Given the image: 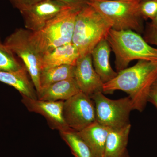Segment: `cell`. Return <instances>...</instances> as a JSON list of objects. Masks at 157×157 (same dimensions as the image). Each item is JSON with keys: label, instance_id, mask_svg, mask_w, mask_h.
I'll return each instance as SVG.
<instances>
[{"label": "cell", "instance_id": "obj_1", "mask_svg": "<svg viewBox=\"0 0 157 157\" xmlns=\"http://www.w3.org/2000/svg\"><path fill=\"white\" fill-rule=\"evenodd\" d=\"M157 79V63L139 60L136 64L118 72L117 76L103 85V93L121 90L131 98L134 109L142 112L148 102L152 85Z\"/></svg>", "mask_w": 157, "mask_h": 157}, {"label": "cell", "instance_id": "obj_2", "mask_svg": "<svg viewBox=\"0 0 157 157\" xmlns=\"http://www.w3.org/2000/svg\"><path fill=\"white\" fill-rule=\"evenodd\" d=\"M112 23L92 6L79 10L74 26L72 42L80 56L91 53L98 43L107 39Z\"/></svg>", "mask_w": 157, "mask_h": 157}, {"label": "cell", "instance_id": "obj_3", "mask_svg": "<svg viewBox=\"0 0 157 157\" xmlns=\"http://www.w3.org/2000/svg\"><path fill=\"white\" fill-rule=\"evenodd\" d=\"M107 39L115 55L117 72L128 68L132 61L144 60L157 63V48H154L140 34L131 30L111 29Z\"/></svg>", "mask_w": 157, "mask_h": 157}, {"label": "cell", "instance_id": "obj_4", "mask_svg": "<svg viewBox=\"0 0 157 157\" xmlns=\"http://www.w3.org/2000/svg\"><path fill=\"white\" fill-rule=\"evenodd\" d=\"M81 9L67 8L40 30L30 31V42L41 56L57 47L72 42L76 17Z\"/></svg>", "mask_w": 157, "mask_h": 157}, {"label": "cell", "instance_id": "obj_5", "mask_svg": "<svg viewBox=\"0 0 157 157\" xmlns=\"http://www.w3.org/2000/svg\"><path fill=\"white\" fill-rule=\"evenodd\" d=\"M139 0H89L92 6L109 19L115 30H131L139 34L144 32Z\"/></svg>", "mask_w": 157, "mask_h": 157}, {"label": "cell", "instance_id": "obj_6", "mask_svg": "<svg viewBox=\"0 0 157 157\" xmlns=\"http://www.w3.org/2000/svg\"><path fill=\"white\" fill-rule=\"evenodd\" d=\"M95 106L96 121L110 129L120 128L130 124V113L134 110L130 97L118 100L107 98L103 92L91 96Z\"/></svg>", "mask_w": 157, "mask_h": 157}, {"label": "cell", "instance_id": "obj_7", "mask_svg": "<svg viewBox=\"0 0 157 157\" xmlns=\"http://www.w3.org/2000/svg\"><path fill=\"white\" fill-rule=\"evenodd\" d=\"M30 33L27 29H17L6 38L4 44L22 60L38 93L40 90L41 56L30 42Z\"/></svg>", "mask_w": 157, "mask_h": 157}, {"label": "cell", "instance_id": "obj_8", "mask_svg": "<svg viewBox=\"0 0 157 157\" xmlns=\"http://www.w3.org/2000/svg\"><path fill=\"white\" fill-rule=\"evenodd\" d=\"M63 115L69 128L80 132L96 121L94 103L90 97L79 92L64 101Z\"/></svg>", "mask_w": 157, "mask_h": 157}, {"label": "cell", "instance_id": "obj_9", "mask_svg": "<svg viewBox=\"0 0 157 157\" xmlns=\"http://www.w3.org/2000/svg\"><path fill=\"white\" fill-rule=\"evenodd\" d=\"M69 7L56 0H42L20 11L26 29L36 32L43 28L49 21Z\"/></svg>", "mask_w": 157, "mask_h": 157}, {"label": "cell", "instance_id": "obj_10", "mask_svg": "<svg viewBox=\"0 0 157 157\" xmlns=\"http://www.w3.org/2000/svg\"><path fill=\"white\" fill-rule=\"evenodd\" d=\"M21 102L29 111L43 116L53 130L60 132L70 129L65 122L63 115L64 101H42L22 96Z\"/></svg>", "mask_w": 157, "mask_h": 157}, {"label": "cell", "instance_id": "obj_11", "mask_svg": "<svg viewBox=\"0 0 157 157\" xmlns=\"http://www.w3.org/2000/svg\"><path fill=\"white\" fill-rule=\"evenodd\" d=\"M74 78L82 92L90 97L97 92H103L104 83L94 70L91 54L78 58Z\"/></svg>", "mask_w": 157, "mask_h": 157}, {"label": "cell", "instance_id": "obj_12", "mask_svg": "<svg viewBox=\"0 0 157 157\" xmlns=\"http://www.w3.org/2000/svg\"><path fill=\"white\" fill-rule=\"evenodd\" d=\"M111 51L109 42L105 39L99 42L91 53L94 67L104 84L115 78L118 74L110 64Z\"/></svg>", "mask_w": 157, "mask_h": 157}, {"label": "cell", "instance_id": "obj_13", "mask_svg": "<svg viewBox=\"0 0 157 157\" xmlns=\"http://www.w3.org/2000/svg\"><path fill=\"white\" fill-rule=\"evenodd\" d=\"M79 56L76 46L73 42H70L43 55L41 56L42 70L62 65L75 66Z\"/></svg>", "mask_w": 157, "mask_h": 157}, {"label": "cell", "instance_id": "obj_14", "mask_svg": "<svg viewBox=\"0 0 157 157\" xmlns=\"http://www.w3.org/2000/svg\"><path fill=\"white\" fill-rule=\"evenodd\" d=\"M110 129L97 121L78 132L90 149L95 157H104L105 145Z\"/></svg>", "mask_w": 157, "mask_h": 157}, {"label": "cell", "instance_id": "obj_15", "mask_svg": "<svg viewBox=\"0 0 157 157\" xmlns=\"http://www.w3.org/2000/svg\"><path fill=\"white\" fill-rule=\"evenodd\" d=\"M80 91L74 78L59 82L41 90L37 97L42 101H65Z\"/></svg>", "mask_w": 157, "mask_h": 157}, {"label": "cell", "instance_id": "obj_16", "mask_svg": "<svg viewBox=\"0 0 157 157\" xmlns=\"http://www.w3.org/2000/svg\"><path fill=\"white\" fill-rule=\"evenodd\" d=\"M28 73L25 67L16 72L0 71V81L14 88L22 96L38 99L36 90Z\"/></svg>", "mask_w": 157, "mask_h": 157}, {"label": "cell", "instance_id": "obj_17", "mask_svg": "<svg viewBox=\"0 0 157 157\" xmlns=\"http://www.w3.org/2000/svg\"><path fill=\"white\" fill-rule=\"evenodd\" d=\"M131 128L130 124L120 128L110 129L106 140L104 157L118 155L126 151Z\"/></svg>", "mask_w": 157, "mask_h": 157}, {"label": "cell", "instance_id": "obj_18", "mask_svg": "<svg viewBox=\"0 0 157 157\" xmlns=\"http://www.w3.org/2000/svg\"><path fill=\"white\" fill-rule=\"evenodd\" d=\"M75 69V66L62 65L42 69L39 78V92L41 90L46 88L54 83L74 78Z\"/></svg>", "mask_w": 157, "mask_h": 157}, {"label": "cell", "instance_id": "obj_19", "mask_svg": "<svg viewBox=\"0 0 157 157\" xmlns=\"http://www.w3.org/2000/svg\"><path fill=\"white\" fill-rule=\"evenodd\" d=\"M59 132L63 140L66 142L75 157H95L90 149L78 132L68 129Z\"/></svg>", "mask_w": 157, "mask_h": 157}, {"label": "cell", "instance_id": "obj_20", "mask_svg": "<svg viewBox=\"0 0 157 157\" xmlns=\"http://www.w3.org/2000/svg\"><path fill=\"white\" fill-rule=\"evenodd\" d=\"M14 54L0 42V71L16 72L22 70L23 66L15 58Z\"/></svg>", "mask_w": 157, "mask_h": 157}, {"label": "cell", "instance_id": "obj_21", "mask_svg": "<svg viewBox=\"0 0 157 157\" xmlns=\"http://www.w3.org/2000/svg\"><path fill=\"white\" fill-rule=\"evenodd\" d=\"M140 10L144 19L152 20L157 15V0H144L140 2Z\"/></svg>", "mask_w": 157, "mask_h": 157}, {"label": "cell", "instance_id": "obj_22", "mask_svg": "<svg viewBox=\"0 0 157 157\" xmlns=\"http://www.w3.org/2000/svg\"><path fill=\"white\" fill-rule=\"evenodd\" d=\"M144 33V39L148 44L157 46V26L147 25Z\"/></svg>", "mask_w": 157, "mask_h": 157}, {"label": "cell", "instance_id": "obj_23", "mask_svg": "<svg viewBox=\"0 0 157 157\" xmlns=\"http://www.w3.org/2000/svg\"><path fill=\"white\" fill-rule=\"evenodd\" d=\"M42 1V0H10L13 6L19 11Z\"/></svg>", "mask_w": 157, "mask_h": 157}, {"label": "cell", "instance_id": "obj_24", "mask_svg": "<svg viewBox=\"0 0 157 157\" xmlns=\"http://www.w3.org/2000/svg\"><path fill=\"white\" fill-rule=\"evenodd\" d=\"M71 8L82 9L88 5L89 0H56Z\"/></svg>", "mask_w": 157, "mask_h": 157}, {"label": "cell", "instance_id": "obj_25", "mask_svg": "<svg viewBox=\"0 0 157 157\" xmlns=\"http://www.w3.org/2000/svg\"><path fill=\"white\" fill-rule=\"evenodd\" d=\"M147 101L153 104L157 108V79L154 82L151 87Z\"/></svg>", "mask_w": 157, "mask_h": 157}, {"label": "cell", "instance_id": "obj_26", "mask_svg": "<svg viewBox=\"0 0 157 157\" xmlns=\"http://www.w3.org/2000/svg\"><path fill=\"white\" fill-rule=\"evenodd\" d=\"M109 157H130L128 153V151L122 154L114 156H111Z\"/></svg>", "mask_w": 157, "mask_h": 157}, {"label": "cell", "instance_id": "obj_27", "mask_svg": "<svg viewBox=\"0 0 157 157\" xmlns=\"http://www.w3.org/2000/svg\"><path fill=\"white\" fill-rule=\"evenodd\" d=\"M149 24L153 26H157V15L154 19L151 21V22Z\"/></svg>", "mask_w": 157, "mask_h": 157}, {"label": "cell", "instance_id": "obj_28", "mask_svg": "<svg viewBox=\"0 0 157 157\" xmlns=\"http://www.w3.org/2000/svg\"><path fill=\"white\" fill-rule=\"evenodd\" d=\"M144 1V0H139V2H142V1Z\"/></svg>", "mask_w": 157, "mask_h": 157}, {"label": "cell", "instance_id": "obj_29", "mask_svg": "<svg viewBox=\"0 0 157 157\" xmlns=\"http://www.w3.org/2000/svg\"><path fill=\"white\" fill-rule=\"evenodd\" d=\"M0 42H1V41H0Z\"/></svg>", "mask_w": 157, "mask_h": 157}]
</instances>
